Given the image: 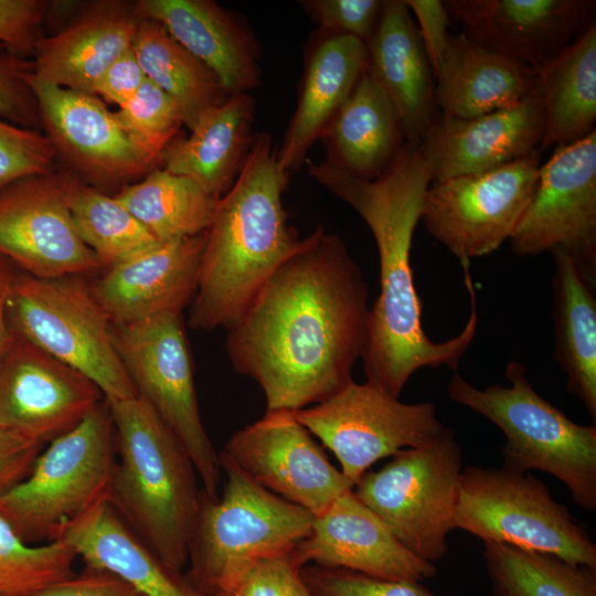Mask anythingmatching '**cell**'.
<instances>
[{"mask_svg":"<svg viewBox=\"0 0 596 596\" xmlns=\"http://www.w3.org/2000/svg\"><path fill=\"white\" fill-rule=\"evenodd\" d=\"M290 556L299 567L343 568L386 579L423 582L437 573L434 563L408 551L353 489L315 517Z\"/></svg>","mask_w":596,"mask_h":596,"instance_id":"cell-20","label":"cell"},{"mask_svg":"<svg viewBox=\"0 0 596 596\" xmlns=\"http://www.w3.org/2000/svg\"><path fill=\"white\" fill-rule=\"evenodd\" d=\"M108 403L119 458L108 501L148 547L182 572L201 501L195 467L141 397Z\"/></svg>","mask_w":596,"mask_h":596,"instance_id":"cell-4","label":"cell"},{"mask_svg":"<svg viewBox=\"0 0 596 596\" xmlns=\"http://www.w3.org/2000/svg\"><path fill=\"white\" fill-rule=\"evenodd\" d=\"M226 476L222 496L201 491L185 573L207 596H228L255 563L290 554L308 535L315 515L266 490L219 455Z\"/></svg>","mask_w":596,"mask_h":596,"instance_id":"cell-5","label":"cell"},{"mask_svg":"<svg viewBox=\"0 0 596 596\" xmlns=\"http://www.w3.org/2000/svg\"><path fill=\"white\" fill-rule=\"evenodd\" d=\"M56 161L43 132L0 117V189L25 177L50 173L57 169Z\"/></svg>","mask_w":596,"mask_h":596,"instance_id":"cell-39","label":"cell"},{"mask_svg":"<svg viewBox=\"0 0 596 596\" xmlns=\"http://www.w3.org/2000/svg\"><path fill=\"white\" fill-rule=\"evenodd\" d=\"M320 139L326 160L363 180L380 177L405 146L400 115L368 71Z\"/></svg>","mask_w":596,"mask_h":596,"instance_id":"cell-30","label":"cell"},{"mask_svg":"<svg viewBox=\"0 0 596 596\" xmlns=\"http://www.w3.org/2000/svg\"><path fill=\"white\" fill-rule=\"evenodd\" d=\"M295 415L334 454L353 487L377 460L422 446L445 427L433 402L403 403L368 381H351Z\"/></svg>","mask_w":596,"mask_h":596,"instance_id":"cell-12","label":"cell"},{"mask_svg":"<svg viewBox=\"0 0 596 596\" xmlns=\"http://www.w3.org/2000/svg\"><path fill=\"white\" fill-rule=\"evenodd\" d=\"M31 60L0 42V117L14 125L41 128L35 96L28 83Z\"/></svg>","mask_w":596,"mask_h":596,"instance_id":"cell-41","label":"cell"},{"mask_svg":"<svg viewBox=\"0 0 596 596\" xmlns=\"http://www.w3.org/2000/svg\"><path fill=\"white\" fill-rule=\"evenodd\" d=\"M15 269L12 263L0 255V361L14 340L8 316V300Z\"/></svg>","mask_w":596,"mask_h":596,"instance_id":"cell-49","label":"cell"},{"mask_svg":"<svg viewBox=\"0 0 596 596\" xmlns=\"http://www.w3.org/2000/svg\"><path fill=\"white\" fill-rule=\"evenodd\" d=\"M300 572L312 596H436L422 582L386 579L311 564Z\"/></svg>","mask_w":596,"mask_h":596,"instance_id":"cell-40","label":"cell"},{"mask_svg":"<svg viewBox=\"0 0 596 596\" xmlns=\"http://www.w3.org/2000/svg\"><path fill=\"white\" fill-rule=\"evenodd\" d=\"M140 21L136 2L86 3L62 30L36 41L31 75L44 83L94 94L106 68L131 47Z\"/></svg>","mask_w":596,"mask_h":596,"instance_id":"cell-23","label":"cell"},{"mask_svg":"<svg viewBox=\"0 0 596 596\" xmlns=\"http://www.w3.org/2000/svg\"><path fill=\"white\" fill-rule=\"evenodd\" d=\"M509 386L477 389L455 372L449 398L486 417L503 434V465L558 479L581 509L596 511V426L579 425L535 392L518 361L507 364Z\"/></svg>","mask_w":596,"mask_h":596,"instance_id":"cell-6","label":"cell"},{"mask_svg":"<svg viewBox=\"0 0 596 596\" xmlns=\"http://www.w3.org/2000/svg\"><path fill=\"white\" fill-rule=\"evenodd\" d=\"M28 83L43 134L66 170L84 183L100 191L121 189L159 167L128 137L97 95L44 83L31 73Z\"/></svg>","mask_w":596,"mask_h":596,"instance_id":"cell-16","label":"cell"},{"mask_svg":"<svg viewBox=\"0 0 596 596\" xmlns=\"http://www.w3.org/2000/svg\"><path fill=\"white\" fill-rule=\"evenodd\" d=\"M145 79L146 75L131 46L106 68L94 95L120 107L134 97Z\"/></svg>","mask_w":596,"mask_h":596,"instance_id":"cell-47","label":"cell"},{"mask_svg":"<svg viewBox=\"0 0 596 596\" xmlns=\"http://www.w3.org/2000/svg\"><path fill=\"white\" fill-rule=\"evenodd\" d=\"M539 152L494 169L428 187L421 221L461 263L496 252L509 241L534 193Z\"/></svg>","mask_w":596,"mask_h":596,"instance_id":"cell-13","label":"cell"},{"mask_svg":"<svg viewBox=\"0 0 596 596\" xmlns=\"http://www.w3.org/2000/svg\"><path fill=\"white\" fill-rule=\"evenodd\" d=\"M555 360L566 375V390L596 419V298L562 251L551 252Z\"/></svg>","mask_w":596,"mask_h":596,"instance_id":"cell-32","label":"cell"},{"mask_svg":"<svg viewBox=\"0 0 596 596\" xmlns=\"http://www.w3.org/2000/svg\"><path fill=\"white\" fill-rule=\"evenodd\" d=\"M8 316L14 336L86 375L106 401L138 395L88 277L39 278L17 270Z\"/></svg>","mask_w":596,"mask_h":596,"instance_id":"cell-8","label":"cell"},{"mask_svg":"<svg viewBox=\"0 0 596 596\" xmlns=\"http://www.w3.org/2000/svg\"><path fill=\"white\" fill-rule=\"evenodd\" d=\"M62 539L30 546L0 514V596H33L72 577L77 557Z\"/></svg>","mask_w":596,"mask_h":596,"instance_id":"cell-37","label":"cell"},{"mask_svg":"<svg viewBox=\"0 0 596 596\" xmlns=\"http://www.w3.org/2000/svg\"><path fill=\"white\" fill-rule=\"evenodd\" d=\"M113 113L121 129L158 166L183 125L177 103L148 78L128 103Z\"/></svg>","mask_w":596,"mask_h":596,"instance_id":"cell-38","label":"cell"},{"mask_svg":"<svg viewBox=\"0 0 596 596\" xmlns=\"http://www.w3.org/2000/svg\"><path fill=\"white\" fill-rule=\"evenodd\" d=\"M405 3L417 20V31L435 75L449 36V15L440 0H405Z\"/></svg>","mask_w":596,"mask_h":596,"instance_id":"cell-46","label":"cell"},{"mask_svg":"<svg viewBox=\"0 0 596 596\" xmlns=\"http://www.w3.org/2000/svg\"><path fill=\"white\" fill-rule=\"evenodd\" d=\"M462 453L455 432L444 427L428 443L403 449L355 482L356 498L413 554L434 563L448 552Z\"/></svg>","mask_w":596,"mask_h":596,"instance_id":"cell-10","label":"cell"},{"mask_svg":"<svg viewBox=\"0 0 596 596\" xmlns=\"http://www.w3.org/2000/svg\"><path fill=\"white\" fill-rule=\"evenodd\" d=\"M435 81L439 113L473 118L519 104L534 91L536 71L460 32L449 34Z\"/></svg>","mask_w":596,"mask_h":596,"instance_id":"cell-27","label":"cell"},{"mask_svg":"<svg viewBox=\"0 0 596 596\" xmlns=\"http://www.w3.org/2000/svg\"><path fill=\"white\" fill-rule=\"evenodd\" d=\"M289 177L279 167L272 136L255 134L206 231L189 310L192 329L233 327L269 277L309 242L310 235L300 237L289 223L283 205Z\"/></svg>","mask_w":596,"mask_h":596,"instance_id":"cell-3","label":"cell"},{"mask_svg":"<svg viewBox=\"0 0 596 596\" xmlns=\"http://www.w3.org/2000/svg\"><path fill=\"white\" fill-rule=\"evenodd\" d=\"M111 338L138 396L181 443L201 478L202 490L217 498L222 470L201 419L182 313L111 324Z\"/></svg>","mask_w":596,"mask_h":596,"instance_id":"cell-11","label":"cell"},{"mask_svg":"<svg viewBox=\"0 0 596 596\" xmlns=\"http://www.w3.org/2000/svg\"><path fill=\"white\" fill-rule=\"evenodd\" d=\"M493 596H596V570L557 555L483 543Z\"/></svg>","mask_w":596,"mask_h":596,"instance_id":"cell-35","label":"cell"},{"mask_svg":"<svg viewBox=\"0 0 596 596\" xmlns=\"http://www.w3.org/2000/svg\"><path fill=\"white\" fill-rule=\"evenodd\" d=\"M366 71L395 106L405 143L421 146L439 110L435 75L405 0H383Z\"/></svg>","mask_w":596,"mask_h":596,"instance_id":"cell-26","label":"cell"},{"mask_svg":"<svg viewBox=\"0 0 596 596\" xmlns=\"http://www.w3.org/2000/svg\"><path fill=\"white\" fill-rule=\"evenodd\" d=\"M74 226L103 270L159 243L114 196L78 180L71 199Z\"/></svg>","mask_w":596,"mask_h":596,"instance_id":"cell-36","label":"cell"},{"mask_svg":"<svg viewBox=\"0 0 596 596\" xmlns=\"http://www.w3.org/2000/svg\"><path fill=\"white\" fill-rule=\"evenodd\" d=\"M42 447L0 426V493L28 477Z\"/></svg>","mask_w":596,"mask_h":596,"instance_id":"cell-48","label":"cell"},{"mask_svg":"<svg viewBox=\"0 0 596 596\" xmlns=\"http://www.w3.org/2000/svg\"><path fill=\"white\" fill-rule=\"evenodd\" d=\"M139 17L161 23L210 67L228 95L260 85V46L247 23L212 0H138Z\"/></svg>","mask_w":596,"mask_h":596,"instance_id":"cell-24","label":"cell"},{"mask_svg":"<svg viewBox=\"0 0 596 596\" xmlns=\"http://www.w3.org/2000/svg\"><path fill=\"white\" fill-rule=\"evenodd\" d=\"M518 256L560 249L585 281L596 287V130L555 148L509 238Z\"/></svg>","mask_w":596,"mask_h":596,"instance_id":"cell-14","label":"cell"},{"mask_svg":"<svg viewBox=\"0 0 596 596\" xmlns=\"http://www.w3.org/2000/svg\"><path fill=\"white\" fill-rule=\"evenodd\" d=\"M131 46L146 78L177 103L190 131L230 96L216 74L179 44L161 23L142 19Z\"/></svg>","mask_w":596,"mask_h":596,"instance_id":"cell-33","label":"cell"},{"mask_svg":"<svg viewBox=\"0 0 596 596\" xmlns=\"http://www.w3.org/2000/svg\"><path fill=\"white\" fill-rule=\"evenodd\" d=\"M472 41L534 71L596 23L594 0H444Z\"/></svg>","mask_w":596,"mask_h":596,"instance_id":"cell-19","label":"cell"},{"mask_svg":"<svg viewBox=\"0 0 596 596\" xmlns=\"http://www.w3.org/2000/svg\"><path fill=\"white\" fill-rule=\"evenodd\" d=\"M78 180L56 169L0 189V255L20 272L39 278L103 272L73 223L71 199Z\"/></svg>","mask_w":596,"mask_h":596,"instance_id":"cell-15","label":"cell"},{"mask_svg":"<svg viewBox=\"0 0 596 596\" xmlns=\"http://www.w3.org/2000/svg\"><path fill=\"white\" fill-rule=\"evenodd\" d=\"M300 4L320 30L350 34L366 45L377 28L383 0H305Z\"/></svg>","mask_w":596,"mask_h":596,"instance_id":"cell-42","label":"cell"},{"mask_svg":"<svg viewBox=\"0 0 596 596\" xmlns=\"http://www.w3.org/2000/svg\"><path fill=\"white\" fill-rule=\"evenodd\" d=\"M543 135V107L534 88L519 104L478 117L438 113L421 148L433 181H440L485 172L539 152Z\"/></svg>","mask_w":596,"mask_h":596,"instance_id":"cell-22","label":"cell"},{"mask_svg":"<svg viewBox=\"0 0 596 596\" xmlns=\"http://www.w3.org/2000/svg\"><path fill=\"white\" fill-rule=\"evenodd\" d=\"M454 528L483 543H505L557 555L596 570V544L586 529L529 472L469 466L461 470Z\"/></svg>","mask_w":596,"mask_h":596,"instance_id":"cell-9","label":"cell"},{"mask_svg":"<svg viewBox=\"0 0 596 596\" xmlns=\"http://www.w3.org/2000/svg\"><path fill=\"white\" fill-rule=\"evenodd\" d=\"M290 554L262 560L236 582L228 596H312Z\"/></svg>","mask_w":596,"mask_h":596,"instance_id":"cell-43","label":"cell"},{"mask_svg":"<svg viewBox=\"0 0 596 596\" xmlns=\"http://www.w3.org/2000/svg\"><path fill=\"white\" fill-rule=\"evenodd\" d=\"M368 285L344 242L318 226L265 283L230 329L236 372L267 411H299L348 385L369 340Z\"/></svg>","mask_w":596,"mask_h":596,"instance_id":"cell-1","label":"cell"},{"mask_svg":"<svg viewBox=\"0 0 596 596\" xmlns=\"http://www.w3.org/2000/svg\"><path fill=\"white\" fill-rule=\"evenodd\" d=\"M33 596H143L120 576L86 565L79 574L53 584Z\"/></svg>","mask_w":596,"mask_h":596,"instance_id":"cell-45","label":"cell"},{"mask_svg":"<svg viewBox=\"0 0 596 596\" xmlns=\"http://www.w3.org/2000/svg\"><path fill=\"white\" fill-rule=\"evenodd\" d=\"M205 242L206 232L161 243L100 272L91 288L111 324L182 313L198 288Z\"/></svg>","mask_w":596,"mask_h":596,"instance_id":"cell-21","label":"cell"},{"mask_svg":"<svg viewBox=\"0 0 596 596\" xmlns=\"http://www.w3.org/2000/svg\"><path fill=\"white\" fill-rule=\"evenodd\" d=\"M544 135L539 150L573 145L595 131L596 23L536 71Z\"/></svg>","mask_w":596,"mask_h":596,"instance_id":"cell-31","label":"cell"},{"mask_svg":"<svg viewBox=\"0 0 596 596\" xmlns=\"http://www.w3.org/2000/svg\"><path fill=\"white\" fill-rule=\"evenodd\" d=\"M50 6L46 0H0V42L21 56L32 54Z\"/></svg>","mask_w":596,"mask_h":596,"instance_id":"cell-44","label":"cell"},{"mask_svg":"<svg viewBox=\"0 0 596 596\" xmlns=\"http://www.w3.org/2000/svg\"><path fill=\"white\" fill-rule=\"evenodd\" d=\"M105 400L86 375L14 336L0 361V426L45 444Z\"/></svg>","mask_w":596,"mask_h":596,"instance_id":"cell-18","label":"cell"},{"mask_svg":"<svg viewBox=\"0 0 596 596\" xmlns=\"http://www.w3.org/2000/svg\"><path fill=\"white\" fill-rule=\"evenodd\" d=\"M305 163L319 184L362 217L376 244L380 294L369 313V340L362 358L366 381L398 398L419 369L445 365L457 370L477 333V297L470 268L464 266L470 298L468 321L447 341L435 342L427 337L411 266L414 232L433 181L421 146L405 143L390 167L373 180L356 178L328 160L307 159Z\"/></svg>","mask_w":596,"mask_h":596,"instance_id":"cell-2","label":"cell"},{"mask_svg":"<svg viewBox=\"0 0 596 596\" xmlns=\"http://www.w3.org/2000/svg\"><path fill=\"white\" fill-rule=\"evenodd\" d=\"M116 460L115 426L104 400L50 443L26 478L0 493V514L26 543L54 541L63 525L108 500Z\"/></svg>","mask_w":596,"mask_h":596,"instance_id":"cell-7","label":"cell"},{"mask_svg":"<svg viewBox=\"0 0 596 596\" xmlns=\"http://www.w3.org/2000/svg\"><path fill=\"white\" fill-rule=\"evenodd\" d=\"M220 455L266 490L315 517L353 489L292 411H266L235 432Z\"/></svg>","mask_w":596,"mask_h":596,"instance_id":"cell-17","label":"cell"},{"mask_svg":"<svg viewBox=\"0 0 596 596\" xmlns=\"http://www.w3.org/2000/svg\"><path fill=\"white\" fill-rule=\"evenodd\" d=\"M56 539L71 544L86 565L115 573L143 596H207L148 547L108 500L63 525Z\"/></svg>","mask_w":596,"mask_h":596,"instance_id":"cell-28","label":"cell"},{"mask_svg":"<svg viewBox=\"0 0 596 596\" xmlns=\"http://www.w3.org/2000/svg\"><path fill=\"white\" fill-rule=\"evenodd\" d=\"M115 198L159 243L206 232L219 202L192 179L160 167L121 188Z\"/></svg>","mask_w":596,"mask_h":596,"instance_id":"cell-34","label":"cell"},{"mask_svg":"<svg viewBox=\"0 0 596 596\" xmlns=\"http://www.w3.org/2000/svg\"><path fill=\"white\" fill-rule=\"evenodd\" d=\"M255 118L249 93L230 95L206 113L187 138H174L161 158V168L188 177L221 199L232 187L247 157Z\"/></svg>","mask_w":596,"mask_h":596,"instance_id":"cell-29","label":"cell"},{"mask_svg":"<svg viewBox=\"0 0 596 596\" xmlns=\"http://www.w3.org/2000/svg\"><path fill=\"white\" fill-rule=\"evenodd\" d=\"M368 67L366 45L358 38L322 31L308 43L297 107L277 150L279 167L299 170L307 153L347 102Z\"/></svg>","mask_w":596,"mask_h":596,"instance_id":"cell-25","label":"cell"}]
</instances>
